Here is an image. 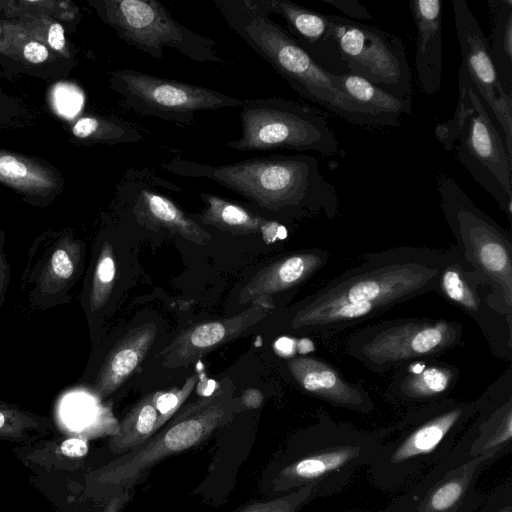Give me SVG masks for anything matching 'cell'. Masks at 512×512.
<instances>
[{"mask_svg":"<svg viewBox=\"0 0 512 512\" xmlns=\"http://www.w3.org/2000/svg\"><path fill=\"white\" fill-rule=\"evenodd\" d=\"M163 169L178 176L209 179L273 213L323 212L335 217L338 211L336 187L322 174L318 159L307 154L255 157L225 165L172 159Z\"/></svg>","mask_w":512,"mask_h":512,"instance_id":"cell-1","label":"cell"},{"mask_svg":"<svg viewBox=\"0 0 512 512\" xmlns=\"http://www.w3.org/2000/svg\"><path fill=\"white\" fill-rule=\"evenodd\" d=\"M226 25L266 61L300 97L360 126H387L385 121L350 101L335 74L324 70L270 15L249 0H212Z\"/></svg>","mask_w":512,"mask_h":512,"instance_id":"cell-2","label":"cell"},{"mask_svg":"<svg viewBox=\"0 0 512 512\" xmlns=\"http://www.w3.org/2000/svg\"><path fill=\"white\" fill-rule=\"evenodd\" d=\"M477 410L475 404L447 403L406 417L387 430L368 464L370 482L387 492L407 489L450 452Z\"/></svg>","mask_w":512,"mask_h":512,"instance_id":"cell-3","label":"cell"},{"mask_svg":"<svg viewBox=\"0 0 512 512\" xmlns=\"http://www.w3.org/2000/svg\"><path fill=\"white\" fill-rule=\"evenodd\" d=\"M458 102L453 115L434 128L436 139L454 153L471 177L510 216L512 157L465 68L458 74Z\"/></svg>","mask_w":512,"mask_h":512,"instance_id":"cell-4","label":"cell"},{"mask_svg":"<svg viewBox=\"0 0 512 512\" xmlns=\"http://www.w3.org/2000/svg\"><path fill=\"white\" fill-rule=\"evenodd\" d=\"M386 435L387 430L363 431L324 417L278 470L273 491L285 494L314 483H330L343 490L356 470L368 466Z\"/></svg>","mask_w":512,"mask_h":512,"instance_id":"cell-5","label":"cell"},{"mask_svg":"<svg viewBox=\"0 0 512 512\" xmlns=\"http://www.w3.org/2000/svg\"><path fill=\"white\" fill-rule=\"evenodd\" d=\"M233 390L232 381L223 379L212 394L179 409L162 431L125 453L109 471L108 479L113 488L123 492L128 489L129 493L152 466L199 445L230 423L243 410Z\"/></svg>","mask_w":512,"mask_h":512,"instance_id":"cell-6","label":"cell"},{"mask_svg":"<svg viewBox=\"0 0 512 512\" xmlns=\"http://www.w3.org/2000/svg\"><path fill=\"white\" fill-rule=\"evenodd\" d=\"M241 107V136L225 142L226 148L240 152L287 149L345 155L329 121L309 106L268 97L244 100Z\"/></svg>","mask_w":512,"mask_h":512,"instance_id":"cell-7","label":"cell"},{"mask_svg":"<svg viewBox=\"0 0 512 512\" xmlns=\"http://www.w3.org/2000/svg\"><path fill=\"white\" fill-rule=\"evenodd\" d=\"M88 4L122 41L156 60H163L164 49L170 48L198 63L225 65L213 39L176 21L157 0H89Z\"/></svg>","mask_w":512,"mask_h":512,"instance_id":"cell-8","label":"cell"},{"mask_svg":"<svg viewBox=\"0 0 512 512\" xmlns=\"http://www.w3.org/2000/svg\"><path fill=\"white\" fill-rule=\"evenodd\" d=\"M327 19L349 73L412 103V74L401 38L344 16L327 14Z\"/></svg>","mask_w":512,"mask_h":512,"instance_id":"cell-9","label":"cell"},{"mask_svg":"<svg viewBox=\"0 0 512 512\" xmlns=\"http://www.w3.org/2000/svg\"><path fill=\"white\" fill-rule=\"evenodd\" d=\"M109 86L122 105L143 116L190 125L198 113L241 107L243 101L217 90L162 78L134 69L109 74Z\"/></svg>","mask_w":512,"mask_h":512,"instance_id":"cell-10","label":"cell"},{"mask_svg":"<svg viewBox=\"0 0 512 512\" xmlns=\"http://www.w3.org/2000/svg\"><path fill=\"white\" fill-rule=\"evenodd\" d=\"M85 255V242L71 230H48L37 236L28 250L20 283L30 308L42 312L70 303Z\"/></svg>","mask_w":512,"mask_h":512,"instance_id":"cell-11","label":"cell"},{"mask_svg":"<svg viewBox=\"0 0 512 512\" xmlns=\"http://www.w3.org/2000/svg\"><path fill=\"white\" fill-rule=\"evenodd\" d=\"M503 457L487 454L471 459L430 481H416L383 512H476L486 494L477 487L486 468Z\"/></svg>","mask_w":512,"mask_h":512,"instance_id":"cell-12","label":"cell"},{"mask_svg":"<svg viewBox=\"0 0 512 512\" xmlns=\"http://www.w3.org/2000/svg\"><path fill=\"white\" fill-rule=\"evenodd\" d=\"M454 24L462 58L471 82L504 135L512 157V96L503 90L489 52L488 40L464 0H453Z\"/></svg>","mask_w":512,"mask_h":512,"instance_id":"cell-13","label":"cell"},{"mask_svg":"<svg viewBox=\"0 0 512 512\" xmlns=\"http://www.w3.org/2000/svg\"><path fill=\"white\" fill-rule=\"evenodd\" d=\"M439 269L419 263H396L345 278L317 295L309 304L367 302L377 308L424 290Z\"/></svg>","mask_w":512,"mask_h":512,"instance_id":"cell-14","label":"cell"},{"mask_svg":"<svg viewBox=\"0 0 512 512\" xmlns=\"http://www.w3.org/2000/svg\"><path fill=\"white\" fill-rule=\"evenodd\" d=\"M272 309L273 306L255 303L234 316L194 324L182 330L157 358L167 369L188 367L207 353L244 335Z\"/></svg>","mask_w":512,"mask_h":512,"instance_id":"cell-15","label":"cell"},{"mask_svg":"<svg viewBox=\"0 0 512 512\" xmlns=\"http://www.w3.org/2000/svg\"><path fill=\"white\" fill-rule=\"evenodd\" d=\"M261 11L280 16L284 29L327 72L349 73L329 30L327 14L303 7L290 0H249Z\"/></svg>","mask_w":512,"mask_h":512,"instance_id":"cell-16","label":"cell"},{"mask_svg":"<svg viewBox=\"0 0 512 512\" xmlns=\"http://www.w3.org/2000/svg\"><path fill=\"white\" fill-rule=\"evenodd\" d=\"M456 329L444 321L414 322L390 327L363 346V355L374 364H389L429 355L449 346Z\"/></svg>","mask_w":512,"mask_h":512,"instance_id":"cell-17","label":"cell"},{"mask_svg":"<svg viewBox=\"0 0 512 512\" xmlns=\"http://www.w3.org/2000/svg\"><path fill=\"white\" fill-rule=\"evenodd\" d=\"M0 183L32 205L47 206L63 191L64 177L49 162L0 148Z\"/></svg>","mask_w":512,"mask_h":512,"instance_id":"cell-18","label":"cell"},{"mask_svg":"<svg viewBox=\"0 0 512 512\" xmlns=\"http://www.w3.org/2000/svg\"><path fill=\"white\" fill-rule=\"evenodd\" d=\"M415 23V69L422 90L436 94L442 83V0H411Z\"/></svg>","mask_w":512,"mask_h":512,"instance_id":"cell-19","label":"cell"},{"mask_svg":"<svg viewBox=\"0 0 512 512\" xmlns=\"http://www.w3.org/2000/svg\"><path fill=\"white\" fill-rule=\"evenodd\" d=\"M157 335L153 322L136 326L108 351L92 382L93 392L104 399L115 393L137 370Z\"/></svg>","mask_w":512,"mask_h":512,"instance_id":"cell-20","label":"cell"},{"mask_svg":"<svg viewBox=\"0 0 512 512\" xmlns=\"http://www.w3.org/2000/svg\"><path fill=\"white\" fill-rule=\"evenodd\" d=\"M319 253L303 252L286 256L272 262L254 274L240 291V304L259 303L273 306V294L302 283L321 265Z\"/></svg>","mask_w":512,"mask_h":512,"instance_id":"cell-21","label":"cell"},{"mask_svg":"<svg viewBox=\"0 0 512 512\" xmlns=\"http://www.w3.org/2000/svg\"><path fill=\"white\" fill-rule=\"evenodd\" d=\"M138 224L153 231L166 230L197 245L211 240V235L168 197L142 186L132 204Z\"/></svg>","mask_w":512,"mask_h":512,"instance_id":"cell-22","label":"cell"},{"mask_svg":"<svg viewBox=\"0 0 512 512\" xmlns=\"http://www.w3.org/2000/svg\"><path fill=\"white\" fill-rule=\"evenodd\" d=\"M288 368L297 383L315 396L359 412H369L373 407L359 389L347 384L328 364L315 358H294L288 362Z\"/></svg>","mask_w":512,"mask_h":512,"instance_id":"cell-23","label":"cell"},{"mask_svg":"<svg viewBox=\"0 0 512 512\" xmlns=\"http://www.w3.org/2000/svg\"><path fill=\"white\" fill-rule=\"evenodd\" d=\"M200 197L205 207L196 218L204 225L233 235L261 234L267 243L286 235L285 227L278 222L254 214L229 199L205 192Z\"/></svg>","mask_w":512,"mask_h":512,"instance_id":"cell-24","label":"cell"},{"mask_svg":"<svg viewBox=\"0 0 512 512\" xmlns=\"http://www.w3.org/2000/svg\"><path fill=\"white\" fill-rule=\"evenodd\" d=\"M511 400L482 413L458 438L456 445L468 460L487 454L505 456L512 448Z\"/></svg>","mask_w":512,"mask_h":512,"instance_id":"cell-25","label":"cell"},{"mask_svg":"<svg viewBox=\"0 0 512 512\" xmlns=\"http://www.w3.org/2000/svg\"><path fill=\"white\" fill-rule=\"evenodd\" d=\"M2 22L7 39L17 55L21 73L42 78L66 76L76 64L57 56L15 22L7 19H2Z\"/></svg>","mask_w":512,"mask_h":512,"instance_id":"cell-26","label":"cell"},{"mask_svg":"<svg viewBox=\"0 0 512 512\" xmlns=\"http://www.w3.org/2000/svg\"><path fill=\"white\" fill-rule=\"evenodd\" d=\"M341 92L354 104L385 121L387 126H398L401 116L410 115L412 103L400 100L370 81L351 73L335 75Z\"/></svg>","mask_w":512,"mask_h":512,"instance_id":"cell-27","label":"cell"},{"mask_svg":"<svg viewBox=\"0 0 512 512\" xmlns=\"http://www.w3.org/2000/svg\"><path fill=\"white\" fill-rule=\"evenodd\" d=\"M491 18L489 52L505 93L512 96V1L488 0Z\"/></svg>","mask_w":512,"mask_h":512,"instance_id":"cell-28","label":"cell"},{"mask_svg":"<svg viewBox=\"0 0 512 512\" xmlns=\"http://www.w3.org/2000/svg\"><path fill=\"white\" fill-rule=\"evenodd\" d=\"M117 261L112 242L104 239L95 256L89 282L83 290L82 305L89 322L108 305L116 283Z\"/></svg>","mask_w":512,"mask_h":512,"instance_id":"cell-29","label":"cell"},{"mask_svg":"<svg viewBox=\"0 0 512 512\" xmlns=\"http://www.w3.org/2000/svg\"><path fill=\"white\" fill-rule=\"evenodd\" d=\"M74 138L88 144L117 145L144 139L134 124L117 117L87 115L78 118L70 127Z\"/></svg>","mask_w":512,"mask_h":512,"instance_id":"cell-30","label":"cell"},{"mask_svg":"<svg viewBox=\"0 0 512 512\" xmlns=\"http://www.w3.org/2000/svg\"><path fill=\"white\" fill-rule=\"evenodd\" d=\"M158 413L153 404V393L139 400L126 414L113 439L118 453H127L156 433Z\"/></svg>","mask_w":512,"mask_h":512,"instance_id":"cell-31","label":"cell"},{"mask_svg":"<svg viewBox=\"0 0 512 512\" xmlns=\"http://www.w3.org/2000/svg\"><path fill=\"white\" fill-rule=\"evenodd\" d=\"M10 20L46 45L60 58L75 62V56L66 37L65 27L57 19L48 15L36 14L20 15Z\"/></svg>","mask_w":512,"mask_h":512,"instance_id":"cell-32","label":"cell"},{"mask_svg":"<svg viewBox=\"0 0 512 512\" xmlns=\"http://www.w3.org/2000/svg\"><path fill=\"white\" fill-rule=\"evenodd\" d=\"M340 491L338 486L330 483L309 484L272 500L249 505L237 512H299L310 501Z\"/></svg>","mask_w":512,"mask_h":512,"instance_id":"cell-33","label":"cell"},{"mask_svg":"<svg viewBox=\"0 0 512 512\" xmlns=\"http://www.w3.org/2000/svg\"><path fill=\"white\" fill-rule=\"evenodd\" d=\"M0 12L4 19H14L20 15H48L58 21L73 23L80 17L79 9L71 1L56 0H5L0 1Z\"/></svg>","mask_w":512,"mask_h":512,"instance_id":"cell-34","label":"cell"},{"mask_svg":"<svg viewBox=\"0 0 512 512\" xmlns=\"http://www.w3.org/2000/svg\"><path fill=\"white\" fill-rule=\"evenodd\" d=\"M451 380L448 370L439 367H429L409 377L402 385V394L409 399H429L444 393Z\"/></svg>","mask_w":512,"mask_h":512,"instance_id":"cell-35","label":"cell"},{"mask_svg":"<svg viewBox=\"0 0 512 512\" xmlns=\"http://www.w3.org/2000/svg\"><path fill=\"white\" fill-rule=\"evenodd\" d=\"M198 381V374L188 377L182 387L153 393V404L158 413L156 432L165 425L181 408Z\"/></svg>","mask_w":512,"mask_h":512,"instance_id":"cell-36","label":"cell"},{"mask_svg":"<svg viewBox=\"0 0 512 512\" xmlns=\"http://www.w3.org/2000/svg\"><path fill=\"white\" fill-rule=\"evenodd\" d=\"M34 112L0 87V130L22 129L33 123Z\"/></svg>","mask_w":512,"mask_h":512,"instance_id":"cell-37","label":"cell"},{"mask_svg":"<svg viewBox=\"0 0 512 512\" xmlns=\"http://www.w3.org/2000/svg\"><path fill=\"white\" fill-rule=\"evenodd\" d=\"M441 288L446 296L470 311H476L479 301L469 284L461 276L457 268H447L441 276Z\"/></svg>","mask_w":512,"mask_h":512,"instance_id":"cell-38","label":"cell"},{"mask_svg":"<svg viewBox=\"0 0 512 512\" xmlns=\"http://www.w3.org/2000/svg\"><path fill=\"white\" fill-rule=\"evenodd\" d=\"M476 512H512V477L494 487Z\"/></svg>","mask_w":512,"mask_h":512,"instance_id":"cell-39","label":"cell"},{"mask_svg":"<svg viewBox=\"0 0 512 512\" xmlns=\"http://www.w3.org/2000/svg\"><path fill=\"white\" fill-rule=\"evenodd\" d=\"M321 2L334 7L348 16V19L368 20L372 19L371 14L365 6L356 0H320Z\"/></svg>","mask_w":512,"mask_h":512,"instance_id":"cell-40","label":"cell"},{"mask_svg":"<svg viewBox=\"0 0 512 512\" xmlns=\"http://www.w3.org/2000/svg\"><path fill=\"white\" fill-rule=\"evenodd\" d=\"M4 244L5 235L0 228V311L5 302L11 278V268L4 251Z\"/></svg>","mask_w":512,"mask_h":512,"instance_id":"cell-41","label":"cell"},{"mask_svg":"<svg viewBox=\"0 0 512 512\" xmlns=\"http://www.w3.org/2000/svg\"><path fill=\"white\" fill-rule=\"evenodd\" d=\"M0 57L3 60L2 62L7 66V71L8 64L10 63L12 67H15L16 73L21 72L17 55L7 39L2 19H0Z\"/></svg>","mask_w":512,"mask_h":512,"instance_id":"cell-42","label":"cell"},{"mask_svg":"<svg viewBox=\"0 0 512 512\" xmlns=\"http://www.w3.org/2000/svg\"><path fill=\"white\" fill-rule=\"evenodd\" d=\"M62 454L71 458H79L88 452L87 442L82 438H69L62 442L60 446Z\"/></svg>","mask_w":512,"mask_h":512,"instance_id":"cell-43","label":"cell"},{"mask_svg":"<svg viewBox=\"0 0 512 512\" xmlns=\"http://www.w3.org/2000/svg\"><path fill=\"white\" fill-rule=\"evenodd\" d=\"M239 403L242 409H257L264 401L263 393L257 388H247L241 392Z\"/></svg>","mask_w":512,"mask_h":512,"instance_id":"cell-44","label":"cell"}]
</instances>
